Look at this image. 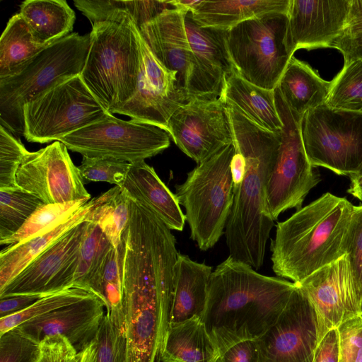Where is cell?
<instances>
[{"mask_svg": "<svg viewBox=\"0 0 362 362\" xmlns=\"http://www.w3.org/2000/svg\"><path fill=\"white\" fill-rule=\"evenodd\" d=\"M212 267L179 252L175 266L174 291L169 325L202 316ZM169 326V325H168Z\"/></svg>", "mask_w": 362, "mask_h": 362, "instance_id": "25", "label": "cell"}, {"mask_svg": "<svg viewBox=\"0 0 362 362\" xmlns=\"http://www.w3.org/2000/svg\"><path fill=\"white\" fill-rule=\"evenodd\" d=\"M122 240L118 247H112L103 272L100 294L107 312L122 309Z\"/></svg>", "mask_w": 362, "mask_h": 362, "instance_id": "40", "label": "cell"}, {"mask_svg": "<svg viewBox=\"0 0 362 362\" xmlns=\"http://www.w3.org/2000/svg\"><path fill=\"white\" fill-rule=\"evenodd\" d=\"M219 357L200 317L169 325L161 343V362H217Z\"/></svg>", "mask_w": 362, "mask_h": 362, "instance_id": "26", "label": "cell"}, {"mask_svg": "<svg viewBox=\"0 0 362 362\" xmlns=\"http://www.w3.org/2000/svg\"><path fill=\"white\" fill-rule=\"evenodd\" d=\"M121 187L129 197L148 206L170 230H183L185 216L175 194L145 161L131 163Z\"/></svg>", "mask_w": 362, "mask_h": 362, "instance_id": "24", "label": "cell"}, {"mask_svg": "<svg viewBox=\"0 0 362 362\" xmlns=\"http://www.w3.org/2000/svg\"><path fill=\"white\" fill-rule=\"evenodd\" d=\"M40 344L16 328L0 335V362H36Z\"/></svg>", "mask_w": 362, "mask_h": 362, "instance_id": "43", "label": "cell"}, {"mask_svg": "<svg viewBox=\"0 0 362 362\" xmlns=\"http://www.w3.org/2000/svg\"><path fill=\"white\" fill-rule=\"evenodd\" d=\"M341 52L344 59H359L362 61V33L343 34L332 45Z\"/></svg>", "mask_w": 362, "mask_h": 362, "instance_id": "50", "label": "cell"}, {"mask_svg": "<svg viewBox=\"0 0 362 362\" xmlns=\"http://www.w3.org/2000/svg\"><path fill=\"white\" fill-rule=\"evenodd\" d=\"M80 362H97L96 349L94 341L81 352Z\"/></svg>", "mask_w": 362, "mask_h": 362, "instance_id": "55", "label": "cell"}, {"mask_svg": "<svg viewBox=\"0 0 362 362\" xmlns=\"http://www.w3.org/2000/svg\"><path fill=\"white\" fill-rule=\"evenodd\" d=\"M88 201V199H81L62 204H42L32 214L18 231L1 243L0 245H11L18 243L65 216L77 211Z\"/></svg>", "mask_w": 362, "mask_h": 362, "instance_id": "39", "label": "cell"}, {"mask_svg": "<svg viewBox=\"0 0 362 362\" xmlns=\"http://www.w3.org/2000/svg\"><path fill=\"white\" fill-rule=\"evenodd\" d=\"M346 254L352 267L357 294L362 304V204L354 206L347 237Z\"/></svg>", "mask_w": 362, "mask_h": 362, "instance_id": "44", "label": "cell"}, {"mask_svg": "<svg viewBox=\"0 0 362 362\" xmlns=\"http://www.w3.org/2000/svg\"><path fill=\"white\" fill-rule=\"evenodd\" d=\"M339 362H362V315L337 327Z\"/></svg>", "mask_w": 362, "mask_h": 362, "instance_id": "45", "label": "cell"}, {"mask_svg": "<svg viewBox=\"0 0 362 362\" xmlns=\"http://www.w3.org/2000/svg\"><path fill=\"white\" fill-rule=\"evenodd\" d=\"M296 284L303 289L315 308L319 343L329 330L362 315L347 254Z\"/></svg>", "mask_w": 362, "mask_h": 362, "instance_id": "18", "label": "cell"}, {"mask_svg": "<svg viewBox=\"0 0 362 362\" xmlns=\"http://www.w3.org/2000/svg\"><path fill=\"white\" fill-rule=\"evenodd\" d=\"M258 351L255 340L238 342L220 356L217 362H257Z\"/></svg>", "mask_w": 362, "mask_h": 362, "instance_id": "47", "label": "cell"}, {"mask_svg": "<svg viewBox=\"0 0 362 362\" xmlns=\"http://www.w3.org/2000/svg\"><path fill=\"white\" fill-rule=\"evenodd\" d=\"M176 260L163 247L131 241L123 248L122 308L126 362H160L162 319L168 320Z\"/></svg>", "mask_w": 362, "mask_h": 362, "instance_id": "3", "label": "cell"}, {"mask_svg": "<svg viewBox=\"0 0 362 362\" xmlns=\"http://www.w3.org/2000/svg\"><path fill=\"white\" fill-rule=\"evenodd\" d=\"M112 247L98 225L89 221L79 251L73 288L86 290L99 298L103 272Z\"/></svg>", "mask_w": 362, "mask_h": 362, "instance_id": "31", "label": "cell"}, {"mask_svg": "<svg viewBox=\"0 0 362 362\" xmlns=\"http://www.w3.org/2000/svg\"><path fill=\"white\" fill-rule=\"evenodd\" d=\"M233 188L240 185L245 173V161L242 154L235 148V153L230 163Z\"/></svg>", "mask_w": 362, "mask_h": 362, "instance_id": "52", "label": "cell"}, {"mask_svg": "<svg viewBox=\"0 0 362 362\" xmlns=\"http://www.w3.org/2000/svg\"><path fill=\"white\" fill-rule=\"evenodd\" d=\"M202 0H171L170 3L173 6L180 11L185 13L192 11Z\"/></svg>", "mask_w": 362, "mask_h": 362, "instance_id": "54", "label": "cell"}, {"mask_svg": "<svg viewBox=\"0 0 362 362\" xmlns=\"http://www.w3.org/2000/svg\"><path fill=\"white\" fill-rule=\"evenodd\" d=\"M330 81L322 79L307 63L291 57L276 88L288 107L303 117L308 110L325 104Z\"/></svg>", "mask_w": 362, "mask_h": 362, "instance_id": "28", "label": "cell"}, {"mask_svg": "<svg viewBox=\"0 0 362 362\" xmlns=\"http://www.w3.org/2000/svg\"><path fill=\"white\" fill-rule=\"evenodd\" d=\"M131 163L110 158L83 156L78 167L84 183L107 182L122 187Z\"/></svg>", "mask_w": 362, "mask_h": 362, "instance_id": "41", "label": "cell"}, {"mask_svg": "<svg viewBox=\"0 0 362 362\" xmlns=\"http://www.w3.org/2000/svg\"><path fill=\"white\" fill-rule=\"evenodd\" d=\"M361 307H362V304H361Z\"/></svg>", "mask_w": 362, "mask_h": 362, "instance_id": "56", "label": "cell"}, {"mask_svg": "<svg viewBox=\"0 0 362 362\" xmlns=\"http://www.w3.org/2000/svg\"><path fill=\"white\" fill-rule=\"evenodd\" d=\"M0 126V189L16 187L17 171L29 151L20 139Z\"/></svg>", "mask_w": 362, "mask_h": 362, "instance_id": "42", "label": "cell"}, {"mask_svg": "<svg viewBox=\"0 0 362 362\" xmlns=\"http://www.w3.org/2000/svg\"><path fill=\"white\" fill-rule=\"evenodd\" d=\"M90 294L93 293L81 288H71L44 296L26 309L14 315L0 318V335L25 322L80 300Z\"/></svg>", "mask_w": 362, "mask_h": 362, "instance_id": "38", "label": "cell"}, {"mask_svg": "<svg viewBox=\"0 0 362 362\" xmlns=\"http://www.w3.org/2000/svg\"><path fill=\"white\" fill-rule=\"evenodd\" d=\"M19 14L36 42L49 45L72 31L76 15L65 0H26Z\"/></svg>", "mask_w": 362, "mask_h": 362, "instance_id": "30", "label": "cell"}, {"mask_svg": "<svg viewBox=\"0 0 362 362\" xmlns=\"http://www.w3.org/2000/svg\"><path fill=\"white\" fill-rule=\"evenodd\" d=\"M354 209L346 198L326 192L277 223L270 246L276 276L300 283L346 255Z\"/></svg>", "mask_w": 362, "mask_h": 362, "instance_id": "4", "label": "cell"}, {"mask_svg": "<svg viewBox=\"0 0 362 362\" xmlns=\"http://www.w3.org/2000/svg\"><path fill=\"white\" fill-rule=\"evenodd\" d=\"M111 114L93 95L80 75L42 93L23 108V136L45 144L64 136Z\"/></svg>", "mask_w": 362, "mask_h": 362, "instance_id": "9", "label": "cell"}, {"mask_svg": "<svg viewBox=\"0 0 362 362\" xmlns=\"http://www.w3.org/2000/svg\"><path fill=\"white\" fill-rule=\"evenodd\" d=\"M82 80L111 113L135 93L141 64L138 28L126 16L92 25Z\"/></svg>", "mask_w": 362, "mask_h": 362, "instance_id": "5", "label": "cell"}, {"mask_svg": "<svg viewBox=\"0 0 362 362\" xmlns=\"http://www.w3.org/2000/svg\"><path fill=\"white\" fill-rule=\"evenodd\" d=\"M351 0H290L287 43L299 49L332 47L345 31Z\"/></svg>", "mask_w": 362, "mask_h": 362, "instance_id": "20", "label": "cell"}, {"mask_svg": "<svg viewBox=\"0 0 362 362\" xmlns=\"http://www.w3.org/2000/svg\"><path fill=\"white\" fill-rule=\"evenodd\" d=\"M90 45V34H69L45 47L13 74L0 78V125L23 134L24 106L38 95L80 75Z\"/></svg>", "mask_w": 362, "mask_h": 362, "instance_id": "6", "label": "cell"}, {"mask_svg": "<svg viewBox=\"0 0 362 362\" xmlns=\"http://www.w3.org/2000/svg\"><path fill=\"white\" fill-rule=\"evenodd\" d=\"M89 221L73 227L37 255L0 290V297L18 294L46 296L73 288Z\"/></svg>", "mask_w": 362, "mask_h": 362, "instance_id": "16", "label": "cell"}, {"mask_svg": "<svg viewBox=\"0 0 362 362\" xmlns=\"http://www.w3.org/2000/svg\"><path fill=\"white\" fill-rule=\"evenodd\" d=\"M362 33V0H351L349 12L344 34Z\"/></svg>", "mask_w": 362, "mask_h": 362, "instance_id": "51", "label": "cell"}, {"mask_svg": "<svg viewBox=\"0 0 362 362\" xmlns=\"http://www.w3.org/2000/svg\"><path fill=\"white\" fill-rule=\"evenodd\" d=\"M301 134L313 168L349 177L362 170V112L322 105L305 113Z\"/></svg>", "mask_w": 362, "mask_h": 362, "instance_id": "10", "label": "cell"}, {"mask_svg": "<svg viewBox=\"0 0 362 362\" xmlns=\"http://www.w3.org/2000/svg\"><path fill=\"white\" fill-rule=\"evenodd\" d=\"M288 16L269 13L228 30V50L235 72L245 81L274 90L291 55L287 43Z\"/></svg>", "mask_w": 362, "mask_h": 362, "instance_id": "8", "label": "cell"}, {"mask_svg": "<svg viewBox=\"0 0 362 362\" xmlns=\"http://www.w3.org/2000/svg\"><path fill=\"white\" fill-rule=\"evenodd\" d=\"M296 287L293 282L260 274L230 256L219 264L209 279L201 320L220 356L273 326Z\"/></svg>", "mask_w": 362, "mask_h": 362, "instance_id": "1", "label": "cell"}, {"mask_svg": "<svg viewBox=\"0 0 362 362\" xmlns=\"http://www.w3.org/2000/svg\"><path fill=\"white\" fill-rule=\"evenodd\" d=\"M231 120L235 148L245 161V173L233 188V204L224 235L229 256L259 269L274 221L267 202L268 182L281 142V132L266 130L233 105L226 103Z\"/></svg>", "mask_w": 362, "mask_h": 362, "instance_id": "2", "label": "cell"}, {"mask_svg": "<svg viewBox=\"0 0 362 362\" xmlns=\"http://www.w3.org/2000/svg\"><path fill=\"white\" fill-rule=\"evenodd\" d=\"M296 284L276 323L255 339L257 362H313L319 344L318 321L307 294Z\"/></svg>", "mask_w": 362, "mask_h": 362, "instance_id": "13", "label": "cell"}, {"mask_svg": "<svg viewBox=\"0 0 362 362\" xmlns=\"http://www.w3.org/2000/svg\"><path fill=\"white\" fill-rule=\"evenodd\" d=\"M139 40L141 64L136 92L114 113L157 126L168 132L170 117L187 103V95L178 86L177 72L168 70L156 59L140 33Z\"/></svg>", "mask_w": 362, "mask_h": 362, "instance_id": "17", "label": "cell"}, {"mask_svg": "<svg viewBox=\"0 0 362 362\" xmlns=\"http://www.w3.org/2000/svg\"><path fill=\"white\" fill-rule=\"evenodd\" d=\"M313 362H339L337 328L329 330L318 344Z\"/></svg>", "mask_w": 362, "mask_h": 362, "instance_id": "48", "label": "cell"}, {"mask_svg": "<svg viewBox=\"0 0 362 362\" xmlns=\"http://www.w3.org/2000/svg\"><path fill=\"white\" fill-rule=\"evenodd\" d=\"M349 177L350 185L347 192L362 202V170Z\"/></svg>", "mask_w": 362, "mask_h": 362, "instance_id": "53", "label": "cell"}, {"mask_svg": "<svg viewBox=\"0 0 362 362\" xmlns=\"http://www.w3.org/2000/svg\"><path fill=\"white\" fill-rule=\"evenodd\" d=\"M220 98L259 127L272 132H281L274 90L258 87L234 71L226 78Z\"/></svg>", "mask_w": 362, "mask_h": 362, "instance_id": "27", "label": "cell"}, {"mask_svg": "<svg viewBox=\"0 0 362 362\" xmlns=\"http://www.w3.org/2000/svg\"><path fill=\"white\" fill-rule=\"evenodd\" d=\"M47 46L35 40L19 13L13 15L0 38V78L16 73Z\"/></svg>", "mask_w": 362, "mask_h": 362, "instance_id": "33", "label": "cell"}, {"mask_svg": "<svg viewBox=\"0 0 362 362\" xmlns=\"http://www.w3.org/2000/svg\"><path fill=\"white\" fill-rule=\"evenodd\" d=\"M131 214L130 197L115 186L96 198L90 221L98 225L115 247L119 245Z\"/></svg>", "mask_w": 362, "mask_h": 362, "instance_id": "34", "label": "cell"}, {"mask_svg": "<svg viewBox=\"0 0 362 362\" xmlns=\"http://www.w3.org/2000/svg\"><path fill=\"white\" fill-rule=\"evenodd\" d=\"M168 133L180 149L197 164L233 142L229 112L221 98L188 101L170 117Z\"/></svg>", "mask_w": 362, "mask_h": 362, "instance_id": "14", "label": "cell"}, {"mask_svg": "<svg viewBox=\"0 0 362 362\" xmlns=\"http://www.w3.org/2000/svg\"><path fill=\"white\" fill-rule=\"evenodd\" d=\"M16 184L46 204L91 199L78 168L59 141L28 152L17 171Z\"/></svg>", "mask_w": 362, "mask_h": 362, "instance_id": "15", "label": "cell"}, {"mask_svg": "<svg viewBox=\"0 0 362 362\" xmlns=\"http://www.w3.org/2000/svg\"><path fill=\"white\" fill-rule=\"evenodd\" d=\"M93 341L97 362H126V329L122 308L107 312Z\"/></svg>", "mask_w": 362, "mask_h": 362, "instance_id": "37", "label": "cell"}, {"mask_svg": "<svg viewBox=\"0 0 362 362\" xmlns=\"http://www.w3.org/2000/svg\"><path fill=\"white\" fill-rule=\"evenodd\" d=\"M234 153L233 142L198 164L175 187L190 238L202 251L212 248L225 232L233 199L230 163Z\"/></svg>", "mask_w": 362, "mask_h": 362, "instance_id": "7", "label": "cell"}, {"mask_svg": "<svg viewBox=\"0 0 362 362\" xmlns=\"http://www.w3.org/2000/svg\"><path fill=\"white\" fill-rule=\"evenodd\" d=\"M95 199H91L77 211L33 236L3 249L0 252V290L64 233L80 223L90 219Z\"/></svg>", "mask_w": 362, "mask_h": 362, "instance_id": "23", "label": "cell"}, {"mask_svg": "<svg viewBox=\"0 0 362 362\" xmlns=\"http://www.w3.org/2000/svg\"><path fill=\"white\" fill-rule=\"evenodd\" d=\"M42 204L19 187L0 189V243L13 235Z\"/></svg>", "mask_w": 362, "mask_h": 362, "instance_id": "35", "label": "cell"}, {"mask_svg": "<svg viewBox=\"0 0 362 362\" xmlns=\"http://www.w3.org/2000/svg\"><path fill=\"white\" fill-rule=\"evenodd\" d=\"M186 14L177 8L167 9L138 28L156 59L168 70L177 72L178 86L185 93L192 60Z\"/></svg>", "mask_w": 362, "mask_h": 362, "instance_id": "22", "label": "cell"}, {"mask_svg": "<svg viewBox=\"0 0 362 362\" xmlns=\"http://www.w3.org/2000/svg\"><path fill=\"white\" fill-rule=\"evenodd\" d=\"M325 105L332 108L362 112V61L344 60L341 70L330 81Z\"/></svg>", "mask_w": 362, "mask_h": 362, "instance_id": "36", "label": "cell"}, {"mask_svg": "<svg viewBox=\"0 0 362 362\" xmlns=\"http://www.w3.org/2000/svg\"><path fill=\"white\" fill-rule=\"evenodd\" d=\"M274 92L283 127L267 190V209L274 221L288 209L302 208L305 197L321 181L306 155L301 134L302 117L288 107L276 88Z\"/></svg>", "mask_w": 362, "mask_h": 362, "instance_id": "11", "label": "cell"}, {"mask_svg": "<svg viewBox=\"0 0 362 362\" xmlns=\"http://www.w3.org/2000/svg\"><path fill=\"white\" fill-rule=\"evenodd\" d=\"M170 135L157 126L111 116L62 138L71 151L83 156L110 158L136 163L169 147Z\"/></svg>", "mask_w": 362, "mask_h": 362, "instance_id": "12", "label": "cell"}, {"mask_svg": "<svg viewBox=\"0 0 362 362\" xmlns=\"http://www.w3.org/2000/svg\"><path fill=\"white\" fill-rule=\"evenodd\" d=\"M78 353L62 335L49 336L40 343V353L36 362H80Z\"/></svg>", "mask_w": 362, "mask_h": 362, "instance_id": "46", "label": "cell"}, {"mask_svg": "<svg viewBox=\"0 0 362 362\" xmlns=\"http://www.w3.org/2000/svg\"><path fill=\"white\" fill-rule=\"evenodd\" d=\"M185 29L192 60L185 90L187 102L219 98L226 79L235 71L226 42L228 30L199 25L188 12Z\"/></svg>", "mask_w": 362, "mask_h": 362, "instance_id": "19", "label": "cell"}, {"mask_svg": "<svg viewBox=\"0 0 362 362\" xmlns=\"http://www.w3.org/2000/svg\"><path fill=\"white\" fill-rule=\"evenodd\" d=\"M75 6L86 16L91 25L125 16L139 28L165 10L175 8L170 1L74 0Z\"/></svg>", "mask_w": 362, "mask_h": 362, "instance_id": "32", "label": "cell"}, {"mask_svg": "<svg viewBox=\"0 0 362 362\" xmlns=\"http://www.w3.org/2000/svg\"><path fill=\"white\" fill-rule=\"evenodd\" d=\"M289 4L290 0H202L191 13L201 26L230 30L269 13H287Z\"/></svg>", "mask_w": 362, "mask_h": 362, "instance_id": "29", "label": "cell"}, {"mask_svg": "<svg viewBox=\"0 0 362 362\" xmlns=\"http://www.w3.org/2000/svg\"><path fill=\"white\" fill-rule=\"evenodd\" d=\"M105 308L98 297L90 294L16 328L37 344L47 337L62 335L81 353L93 341Z\"/></svg>", "mask_w": 362, "mask_h": 362, "instance_id": "21", "label": "cell"}, {"mask_svg": "<svg viewBox=\"0 0 362 362\" xmlns=\"http://www.w3.org/2000/svg\"><path fill=\"white\" fill-rule=\"evenodd\" d=\"M44 297L41 295L18 294L0 297V318L18 313Z\"/></svg>", "mask_w": 362, "mask_h": 362, "instance_id": "49", "label": "cell"}]
</instances>
